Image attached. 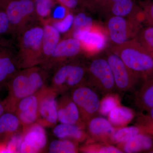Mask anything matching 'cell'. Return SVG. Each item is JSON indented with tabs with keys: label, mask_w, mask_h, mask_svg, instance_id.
Masks as SVG:
<instances>
[{
	"label": "cell",
	"mask_w": 153,
	"mask_h": 153,
	"mask_svg": "<svg viewBox=\"0 0 153 153\" xmlns=\"http://www.w3.org/2000/svg\"><path fill=\"white\" fill-rule=\"evenodd\" d=\"M49 74L40 66L20 70L7 85L8 94L3 101L6 111L14 113L20 100L36 93L47 85Z\"/></svg>",
	"instance_id": "1"
},
{
	"label": "cell",
	"mask_w": 153,
	"mask_h": 153,
	"mask_svg": "<svg viewBox=\"0 0 153 153\" xmlns=\"http://www.w3.org/2000/svg\"><path fill=\"white\" fill-rule=\"evenodd\" d=\"M43 26L35 23L22 30L14 38L21 69L39 66L43 63Z\"/></svg>",
	"instance_id": "2"
},
{
	"label": "cell",
	"mask_w": 153,
	"mask_h": 153,
	"mask_svg": "<svg viewBox=\"0 0 153 153\" xmlns=\"http://www.w3.org/2000/svg\"><path fill=\"white\" fill-rule=\"evenodd\" d=\"M111 52L117 55L131 71L143 80L153 74V53L135 38L115 45Z\"/></svg>",
	"instance_id": "3"
},
{
	"label": "cell",
	"mask_w": 153,
	"mask_h": 153,
	"mask_svg": "<svg viewBox=\"0 0 153 153\" xmlns=\"http://www.w3.org/2000/svg\"><path fill=\"white\" fill-rule=\"evenodd\" d=\"M87 66L78 57L63 63L53 72L49 87L58 94L71 91L86 82Z\"/></svg>",
	"instance_id": "4"
},
{
	"label": "cell",
	"mask_w": 153,
	"mask_h": 153,
	"mask_svg": "<svg viewBox=\"0 0 153 153\" xmlns=\"http://www.w3.org/2000/svg\"><path fill=\"white\" fill-rule=\"evenodd\" d=\"M14 39L26 27L35 23L36 14L34 0H10L4 8Z\"/></svg>",
	"instance_id": "5"
},
{
	"label": "cell",
	"mask_w": 153,
	"mask_h": 153,
	"mask_svg": "<svg viewBox=\"0 0 153 153\" xmlns=\"http://www.w3.org/2000/svg\"><path fill=\"white\" fill-rule=\"evenodd\" d=\"M85 83L103 95L116 90L112 70L106 58H94L88 65Z\"/></svg>",
	"instance_id": "6"
},
{
	"label": "cell",
	"mask_w": 153,
	"mask_h": 153,
	"mask_svg": "<svg viewBox=\"0 0 153 153\" xmlns=\"http://www.w3.org/2000/svg\"><path fill=\"white\" fill-rule=\"evenodd\" d=\"M98 94L86 83L71 91V98L78 108L81 120L85 124L100 114L101 100Z\"/></svg>",
	"instance_id": "7"
},
{
	"label": "cell",
	"mask_w": 153,
	"mask_h": 153,
	"mask_svg": "<svg viewBox=\"0 0 153 153\" xmlns=\"http://www.w3.org/2000/svg\"><path fill=\"white\" fill-rule=\"evenodd\" d=\"M13 39L0 38V88L7 87L10 80L21 70Z\"/></svg>",
	"instance_id": "8"
},
{
	"label": "cell",
	"mask_w": 153,
	"mask_h": 153,
	"mask_svg": "<svg viewBox=\"0 0 153 153\" xmlns=\"http://www.w3.org/2000/svg\"><path fill=\"white\" fill-rule=\"evenodd\" d=\"M83 51L79 40L74 37L61 40L52 55L40 66L49 73L63 63L77 58Z\"/></svg>",
	"instance_id": "9"
},
{
	"label": "cell",
	"mask_w": 153,
	"mask_h": 153,
	"mask_svg": "<svg viewBox=\"0 0 153 153\" xmlns=\"http://www.w3.org/2000/svg\"><path fill=\"white\" fill-rule=\"evenodd\" d=\"M142 22L125 17L112 16L107 24L108 37L115 45H120L135 38Z\"/></svg>",
	"instance_id": "10"
},
{
	"label": "cell",
	"mask_w": 153,
	"mask_h": 153,
	"mask_svg": "<svg viewBox=\"0 0 153 153\" xmlns=\"http://www.w3.org/2000/svg\"><path fill=\"white\" fill-rule=\"evenodd\" d=\"M106 59L112 70L116 90L126 92L133 89L140 78L113 52L108 53Z\"/></svg>",
	"instance_id": "11"
},
{
	"label": "cell",
	"mask_w": 153,
	"mask_h": 153,
	"mask_svg": "<svg viewBox=\"0 0 153 153\" xmlns=\"http://www.w3.org/2000/svg\"><path fill=\"white\" fill-rule=\"evenodd\" d=\"M48 88L49 86L46 85L36 93L22 99L17 103L14 113L19 118L23 129L36 123L39 103Z\"/></svg>",
	"instance_id": "12"
},
{
	"label": "cell",
	"mask_w": 153,
	"mask_h": 153,
	"mask_svg": "<svg viewBox=\"0 0 153 153\" xmlns=\"http://www.w3.org/2000/svg\"><path fill=\"white\" fill-rule=\"evenodd\" d=\"M73 37L80 41L84 52L91 55L101 52L107 43L106 32L95 25L89 29L73 31Z\"/></svg>",
	"instance_id": "13"
},
{
	"label": "cell",
	"mask_w": 153,
	"mask_h": 153,
	"mask_svg": "<svg viewBox=\"0 0 153 153\" xmlns=\"http://www.w3.org/2000/svg\"><path fill=\"white\" fill-rule=\"evenodd\" d=\"M19 152H41L46 147L47 136L45 128L35 123L23 130Z\"/></svg>",
	"instance_id": "14"
},
{
	"label": "cell",
	"mask_w": 153,
	"mask_h": 153,
	"mask_svg": "<svg viewBox=\"0 0 153 153\" xmlns=\"http://www.w3.org/2000/svg\"><path fill=\"white\" fill-rule=\"evenodd\" d=\"M58 94L49 86L40 102L36 123L44 128L54 126L58 121L57 100Z\"/></svg>",
	"instance_id": "15"
},
{
	"label": "cell",
	"mask_w": 153,
	"mask_h": 153,
	"mask_svg": "<svg viewBox=\"0 0 153 153\" xmlns=\"http://www.w3.org/2000/svg\"><path fill=\"white\" fill-rule=\"evenodd\" d=\"M97 5L109 10L112 16L128 18L144 22L142 8L134 0H102Z\"/></svg>",
	"instance_id": "16"
},
{
	"label": "cell",
	"mask_w": 153,
	"mask_h": 153,
	"mask_svg": "<svg viewBox=\"0 0 153 153\" xmlns=\"http://www.w3.org/2000/svg\"><path fill=\"white\" fill-rule=\"evenodd\" d=\"M86 129L87 143L101 142L109 143L111 137L116 130L108 120L98 116L88 122Z\"/></svg>",
	"instance_id": "17"
},
{
	"label": "cell",
	"mask_w": 153,
	"mask_h": 153,
	"mask_svg": "<svg viewBox=\"0 0 153 153\" xmlns=\"http://www.w3.org/2000/svg\"><path fill=\"white\" fill-rule=\"evenodd\" d=\"M58 120L60 123L76 125L86 128V124L81 120L78 108L71 94H63L57 101Z\"/></svg>",
	"instance_id": "18"
},
{
	"label": "cell",
	"mask_w": 153,
	"mask_h": 153,
	"mask_svg": "<svg viewBox=\"0 0 153 153\" xmlns=\"http://www.w3.org/2000/svg\"><path fill=\"white\" fill-rule=\"evenodd\" d=\"M23 130L21 121L15 113L5 111L0 116V140H8Z\"/></svg>",
	"instance_id": "19"
},
{
	"label": "cell",
	"mask_w": 153,
	"mask_h": 153,
	"mask_svg": "<svg viewBox=\"0 0 153 153\" xmlns=\"http://www.w3.org/2000/svg\"><path fill=\"white\" fill-rule=\"evenodd\" d=\"M85 128L76 125L60 123L55 126L52 132L58 139L72 140L79 143L87 140Z\"/></svg>",
	"instance_id": "20"
},
{
	"label": "cell",
	"mask_w": 153,
	"mask_h": 153,
	"mask_svg": "<svg viewBox=\"0 0 153 153\" xmlns=\"http://www.w3.org/2000/svg\"><path fill=\"white\" fill-rule=\"evenodd\" d=\"M135 104L142 111L153 108V74L143 80L135 94Z\"/></svg>",
	"instance_id": "21"
},
{
	"label": "cell",
	"mask_w": 153,
	"mask_h": 153,
	"mask_svg": "<svg viewBox=\"0 0 153 153\" xmlns=\"http://www.w3.org/2000/svg\"><path fill=\"white\" fill-rule=\"evenodd\" d=\"M118 148L123 153L150 151L153 149V136L146 133H141L128 141L119 145Z\"/></svg>",
	"instance_id": "22"
},
{
	"label": "cell",
	"mask_w": 153,
	"mask_h": 153,
	"mask_svg": "<svg viewBox=\"0 0 153 153\" xmlns=\"http://www.w3.org/2000/svg\"><path fill=\"white\" fill-rule=\"evenodd\" d=\"M43 28L44 33L42 40L43 61L42 64L51 56L61 41L60 33L53 25L45 24L43 26Z\"/></svg>",
	"instance_id": "23"
},
{
	"label": "cell",
	"mask_w": 153,
	"mask_h": 153,
	"mask_svg": "<svg viewBox=\"0 0 153 153\" xmlns=\"http://www.w3.org/2000/svg\"><path fill=\"white\" fill-rule=\"evenodd\" d=\"M108 120L115 127H123L129 123L134 117L133 111L120 105L113 109L108 115Z\"/></svg>",
	"instance_id": "24"
},
{
	"label": "cell",
	"mask_w": 153,
	"mask_h": 153,
	"mask_svg": "<svg viewBox=\"0 0 153 153\" xmlns=\"http://www.w3.org/2000/svg\"><path fill=\"white\" fill-rule=\"evenodd\" d=\"M141 133H145L139 126H131L116 128L109 140L111 144H122L128 141Z\"/></svg>",
	"instance_id": "25"
},
{
	"label": "cell",
	"mask_w": 153,
	"mask_h": 153,
	"mask_svg": "<svg viewBox=\"0 0 153 153\" xmlns=\"http://www.w3.org/2000/svg\"><path fill=\"white\" fill-rule=\"evenodd\" d=\"M79 151L78 143L68 139L54 140L49 147V152L51 153H76Z\"/></svg>",
	"instance_id": "26"
},
{
	"label": "cell",
	"mask_w": 153,
	"mask_h": 153,
	"mask_svg": "<svg viewBox=\"0 0 153 153\" xmlns=\"http://www.w3.org/2000/svg\"><path fill=\"white\" fill-rule=\"evenodd\" d=\"M79 150L85 153H122L119 148L116 147L111 144L102 143V144H96L95 143H86Z\"/></svg>",
	"instance_id": "27"
},
{
	"label": "cell",
	"mask_w": 153,
	"mask_h": 153,
	"mask_svg": "<svg viewBox=\"0 0 153 153\" xmlns=\"http://www.w3.org/2000/svg\"><path fill=\"white\" fill-rule=\"evenodd\" d=\"M141 44L153 53V26L147 25L140 28L135 38Z\"/></svg>",
	"instance_id": "28"
},
{
	"label": "cell",
	"mask_w": 153,
	"mask_h": 153,
	"mask_svg": "<svg viewBox=\"0 0 153 153\" xmlns=\"http://www.w3.org/2000/svg\"><path fill=\"white\" fill-rule=\"evenodd\" d=\"M120 102L119 97L113 93L105 95L104 97L100 101V114L107 116L114 108L120 105Z\"/></svg>",
	"instance_id": "29"
},
{
	"label": "cell",
	"mask_w": 153,
	"mask_h": 153,
	"mask_svg": "<svg viewBox=\"0 0 153 153\" xmlns=\"http://www.w3.org/2000/svg\"><path fill=\"white\" fill-rule=\"evenodd\" d=\"M95 25L93 19L89 15L83 12L78 13L74 16L73 31L89 29Z\"/></svg>",
	"instance_id": "30"
},
{
	"label": "cell",
	"mask_w": 153,
	"mask_h": 153,
	"mask_svg": "<svg viewBox=\"0 0 153 153\" xmlns=\"http://www.w3.org/2000/svg\"><path fill=\"white\" fill-rule=\"evenodd\" d=\"M74 18L73 14L67 12L63 18L54 21L52 25L60 34L66 33L73 27Z\"/></svg>",
	"instance_id": "31"
},
{
	"label": "cell",
	"mask_w": 153,
	"mask_h": 153,
	"mask_svg": "<svg viewBox=\"0 0 153 153\" xmlns=\"http://www.w3.org/2000/svg\"><path fill=\"white\" fill-rule=\"evenodd\" d=\"M54 0H34L36 12L38 18L44 19L49 16Z\"/></svg>",
	"instance_id": "32"
},
{
	"label": "cell",
	"mask_w": 153,
	"mask_h": 153,
	"mask_svg": "<svg viewBox=\"0 0 153 153\" xmlns=\"http://www.w3.org/2000/svg\"><path fill=\"white\" fill-rule=\"evenodd\" d=\"M8 35L13 38L10 24L4 9L0 7V38Z\"/></svg>",
	"instance_id": "33"
},
{
	"label": "cell",
	"mask_w": 153,
	"mask_h": 153,
	"mask_svg": "<svg viewBox=\"0 0 153 153\" xmlns=\"http://www.w3.org/2000/svg\"><path fill=\"white\" fill-rule=\"evenodd\" d=\"M142 7L144 22L153 26V0L141 4Z\"/></svg>",
	"instance_id": "34"
},
{
	"label": "cell",
	"mask_w": 153,
	"mask_h": 153,
	"mask_svg": "<svg viewBox=\"0 0 153 153\" xmlns=\"http://www.w3.org/2000/svg\"><path fill=\"white\" fill-rule=\"evenodd\" d=\"M66 8L67 10H74L77 8L82 2V0H55Z\"/></svg>",
	"instance_id": "35"
},
{
	"label": "cell",
	"mask_w": 153,
	"mask_h": 153,
	"mask_svg": "<svg viewBox=\"0 0 153 153\" xmlns=\"http://www.w3.org/2000/svg\"><path fill=\"white\" fill-rule=\"evenodd\" d=\"M146 115L148 119L153 125V108L147 111Z\"/></svg>",
	"instance_id": "36"
},
{
	"label": "cell",
	"mask_w": 153,
	"mask_h": 153,
	"mask_svg": "<svg viewBox=\"0 0 153 153\" xmlns=\"http://www.w3.org/2000/svg\"><path fill=\"white\" fill-rule=\"evenodd\" d=\"M6 111L5 107L3 103V101L0 100V116Z\"/></svg>",
	"instance_id": "37"
},
{
	"label": "cell",
	"mask_w": 153,
	"mask_h": 153,
	"mask_svg": "<svg viewBox=\"0 0 153 153\" xmlns=\"http://www.w3.org/2000/svg\"><path fill=\"white\" fill-rule=\"evenodd\" d=\"M10 0H0V7L4 9L5 7Z\"/></svg>",
	"instance_id": "38"
},
{
	"label": "cell",
	"mask_w": 153,
	"mask_h": 153,
	"mask_svg": "<svg viewBox=\"0 0 153 153\" xmlns=\"http://www.w3.org/2000/svg\"><path fill=\"white\" fill-rule=\"evenodd\" d=\"M91 1L93 2L94 4L97 5V4H98L102 0H91Z\"/></svg>",
	"instance_id": "39"
},
{
	"label": "cell",
	"mask_w": 153,
	"mask_h": 153,
	"mask_svg": "<svg viewBox=\"0 0 153 153\" xmlns=\"http://www.w3.org/2000/svg\"><path fill=\"white\" fill-rule=\"evenodd\" d=\"M151 0H141V4H143V3H145L146 2H147L149 1H150Z\"/></svg>",
	"instance_id": "40"
},
{
	"label": "cell",
	"mask_w": 153,
	"mask_h": 153,
	"mask_svg": "<svg viewBox=\"0 0 153 153\" xmlns=\"http://www.w3.org/2000/svg\"></svg>",
	"instance_id": "41"
}]
</instances>
